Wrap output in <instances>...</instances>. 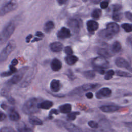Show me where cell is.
<instances>
[{"label":"cell","mask_w":132,"mask_h":132,"mask_svg":"<svg viewBox=\"0 0 132 132\" xmlns=\"http://www.w3.org/2000/svg\"><path fill=\"white\" fill-rule=\"evenodd\" d=\"M98 28V24L95 21L89 20L87 22V28L89 32H92L96 30Z\"/></svg>","instance_id":"9a60e30c"},{"label":"cell","mask_w":132,"mask_h":132,"mask_svg":"<svg viewBox=\"0 0 132 132\" xmlns=\"http://www.w3.org/2000/svg\"><path fill=\"white\" fill-rule=\"evenodd\" d=\"M53 105V103L50 101H44L39 104V108L43 109H48Z\"/></svg>","instance_id":"484cf974"},{"label":"cell","mask_w":132,"mask_h":132,"mask_svg":"<svg viewBox=\"0 0 132 132\" xmlns=\"http://www.w3.org/2000/svg\"><path fill=\"white\" fill-rule=\"evenodd\" d=\"M102 14V11L100 9H95L91 13V16L94 19H98Z\"/></svg>","instance_id":"d6a6232c"},{"label":"cell","mask_w":132,"mask_h":132,"mask_svg":"<svg viewBox=\"0 0 132 132\" xmlns=\"http://www.w3.org/2000/svg\"><path fill=\"white\" fill-rule=\"evenodd\" d=\"M122 8V6L119 4H116L113 6V11H119Z\"/></svg>","instance_id":"7bdbcfd3"},{"label":"cell","mask_w":132,"mask_h":132,"mask_svg":"<svg viewBox=\"0 0 132 132\" xmlns=\"http://www.w3.org/2000/svg\"><path fill=\"white\" fill-rule=\"evenodd\" d=\"M91 1L92 3H93L94 4H98L100 2L101 0H91Z\"/></svg>","instance_id":"6f0895ef"},{"label":"cell","mask_w":132,"mask_h":132,"mask_svg":"<svg viewBox=\"0 0 132 132\" xmlns=\"http://www.w3.org/2000/svg\"><path fill=\"white\" fill-rule=\"evenodd\" d=\"M86 96L88 98L91 99V98H92L93 97V93H92V92H88V93H87L86 94Z\"/></svg>","instance_id":"681fc988"},{"label":"cell","mask_w":132,"mask_h":132,"mask_svg":"<svg viewBox=\"0 0 132 132\" xmlns=\"http://www.w3.org/2000/svg\"><path fill=\"white\" fill-rule=\"evenodd\" d=\"M116 74L120 77H132V75L130 73L123 71H121V70H117L116 72Z\"/></svg>","instance_id":"1f68e13d"},{"label":"cell","mask_w":132,"mask_h":132,"mask_svg":"<svg viewBox=\"0 0 132 132\" xmlns=\"http://www.w3.org/2000/svg\"><path fill=\"white\" fill-rule=\"evenodd\" d=\"M97 53L100 56L104 57H109L111 56V53L107 49L104 48H99L97 51Z\"/></svg>","instance_id":"83f0119b"},{"label":"cell","mask_w":132,"mask_h":132,"mask_svg":"<svg viewBox=\"0 0 132 132\" xmlns=\"http://www.w3.org/2000/svg\"><path fill=\"white\" fill-rule=\"evenodd\" d=\"M122 18V14L119 11H114L113 12L112 14V19L116 21V22H119L121 21Z\"/></svg>","instance_id":"4dcf8cb0"},{"label":"cell","mask_w":132,"mask_h":132,"mask_svg":"<svg viewBox=\"0 0 132 132\" xmlns=\"http://www.w3.org/2000/svg\"><path fill=\"white\" fill-rule=\"evenodd\" d=\"M78 59L76 56L72 55H68L65 57V61L66 63L70 65L74 64L78 61Z\"/></svg>","instance_id":"603a6c76"},{"label":"cell","mask_w":132,"mask_h":132,"mask_svg":"<svg viewBox=\"0 0 132 132\" xmlns=\"http://www.w3.org/2000/svg\"><path fill=\"white\" fill-rule=\"evenodd\" d=\"M125 124H127V125H129L132 126V121H131V122H126Z\"/></svg>","instance_id":"680465c9"},{"label":"cell","mask_w":132,"mask_h":132,"mask_svg":"<svg viewBox=\"0 0 132 132\" xmlns=\"http://www.w3.org/2000/svg\"><path fill=\"white\" fill-rule=\"evenodd\" d=\"M32 37V35H28V36H27L26 38V42L27 43H28V42L30 41V39H31Z\"/></svg>","instance_id":"db71d44e"},{"label":"cell","mask_w":132,"mask_h":132,"mask_svg":"<svg viewBox=\"0 0 132 132\" xmlns=\"http://www.w3.org/2000/svg\"><path fill=\"white\" fill-rule=\"evenodd\" d=\"M82 75L85 78L89 79H92L95 77V74L92 70L85 71L82 72Z\"/></svg>","instance_id":"f1b7e54d"},{"label":"cell","mask_w":132,"mask_h":132,"mask_svg":"<svg viewBox=\"0 0 132 132\" xmlns=\"http://www.w3.org/2000/svg\"><path fill=\"white\" fill-rule=\"evenodd\" d=\"M108 6V3L106 1H104L101 3L100 7L102 9H106Z\"/></svg>","instance_id":"ee69618b"},{"label":"cell","mask_w":132,"mask_h":132,"mask_svg":"<svg viewBox=\"0 0 132 132\" xmlns=\"http://www.w3.org/2000/svg\"><path fill=\"white\" fill-rule=\"evenodd\" d=\"M1 132H10V131H14V130L11 127H4L1 129Z\"/></svg>","instance_id":"ab89813d"},{"label":"cell","mask_w":132,"mask_h":132,"mask_svg":"<svg viewBox=\"0 0 132 132\" xmlns=\"http://www.w3.org/2000/svg\"><path fill=\"white\" fill-rule=\"evenodd\" d=\"M7 100L10 103V104H14L15 103V100L11 96H8L7 97Z\"/></svg>","instance_id":"7dc6e473"},{"label":"cell","mask_w":132,"mask_h":132,"mask_svg":"<svg viewBox=\"0 0 132 132\" xmlns=\"http://www.w3.org/2000/svg\"><path fill=\"white\" fill-rule=\"evenodd\" d=\"M88 124L89 126V127H90L92 128L95 129V128H97L98 127V123L94 121H90L88 122Z\"/></svg>","instance_id":"8d00e7d4"},{"label":"cell","mask_w":132,"mask_h":132,"mask_svg":"<svg viewBox=\"0 0 132 132\" xmlns=\"http://www.w3.org/2000/svg\"><path fill=\"white\" fill-rule=\"evenodd\" d=\"M106 28L114 35L118 34L120 30V27L119 25L114 22H111L108 23L107 25Z\"/></svg>","instance_id":"e0dca14e"},{"label":"cell","mask_w":132,"mask_h":132,"mask_svg":"<svg viewBox=\"0 0 132 132\" xmlns=\"http://www.w3.org/2000/svg\"><path fill=\"white\" fill-rule=\"evenodd\" d=\"M51 67L54 71H58L62 68V63L59 59L54 58L51 62Z\"/></svg>","instance_id":"ac0fdd59"},{"label":"cell","mask_w":132,"mask_h":132,"mask_svg":"<svg viewBox=\"0 0 132 132\" xmlns=\"http://www.w3.org/2000/svg\"><path fill=\"white\" fill-rule=\"evenodd\" d=\"M61 84L60 81L57 79H53L50 83V89L52 91L57 92L60 90Z\"/></svg>","instance_id":"2e32d148"},{"label":"cell","mask_w":132,"mask_h":132,"mask_svg":"<svg viewBox=\"0 0 132 132\" xmlns=\"http://www.w3.org/2000/svg\"><path fill=\"white\" fill-rule=\"evenodd\" d=\"M15 25L12 22H9L5 26L1 34V44L5 43L10 37L15 30Z\"/></svg>","instance_id":"7a4b0ae2"},{"label":"cell","mask_w":132,"mask_h":132,"mask_svg":"<svg viewBox=\"0 0 132 132\" xmlns=\"http://www.w3.org/2000/svg\"><path fill=\"white\" fill-rule=\"evenodd\" d=\"M122 28L127 32L132 31V24L129 23H123L121 25Z\"/></svg>","instance_id":"e575fe53"},{"label":"cell","mask_w":132,"mask_h":132,"mask_svg":"<svg viewBox=\"0 0 132 132\" xmlns=\"http://www.w3.org/2000/svg\"><path fill=\"white\" fill-rule=\"evenodd\" d=\"M69 27L72 30L73 32H78L80 29V25L77 20L75 19H71L68 22Z\"/></svg>","instance_id":"30bf717a"},{"label":"cell","mask_w":132,"mask_h":132,"mask_svg":"<svg viewBox=\"0 0 132 132\" xmlns=\"http://www.w3.org/2000/svg\"><path fill=\"white\" fill-rule=\"evenodd\" d=\"M94 70L101 74H104L105 73L104 68L98 67H94Z\"/></svg>","instance_id":"f35d334b"},{"label":"cell","mask_w":132,"mask_h":132,"mask_svg":"<svg viewBox=\"0 0 132 132\" xmlns=\"http://www.w3.org/2000/svg\"><path fill=\"white\" fill-rule=\"evenodd\" d=\"M16 47V43L14 40L9 41L8 44L1 52L0 55V61L3 62L5 61L10 53L14 50Z\"/></svg>","instance_id":"3957f363"},{"label":"cell","mask_w":132,"mask_h":132,"mask_svg":"<svg viewBox=\"0 0 132 132\" xmlns=\"http://www.w3.org/2000/svg\"><path fill=\"white\" fill-rule=\"evenodd\" d=\"M0 120H1V121H3V120H4L6 118V114L4 113H3V112H2V111L1 112V114H0Z\"/></svg>","instance_id":"c3c4849f"},{"label":"cell","mask_w":132,"mask_h":132,"mask_svg":"<svg viewBox=\"0 0 132 132\" xmlns=\"http://www.w3.org/2000/svg\"><path fill=\"white\" fill-rule=\"evenodd\" d=\"M98 86V85L97 84H86L82 86V89L84 91H88L94 89Z\"/></svg>","instance_id":"f546056e"},{"label":"cell","mask_w":132,"mask_h":132,"mask_svg":"<svg viewBox=\"0 0 132 132\" xmlns=\"http://www.w3.org/2000/svg\"><path fill=\"white\" fill-rule=\"evenodd\" d=\"M28 69V67L27 66L24 67L20 69L15 73V74L12 76V77L8 81L7 84L8 85H11L18 83L22 79Z\"/></svg>","instance_id":"277c9868"},{"label":"cell","mask_w":132,"mask_h":132,"mask_svg":"<svg viewBox=\"0 0 132 132\" xmlns=\"http://www.w3.org/2000/svg\"><path fill=\"white\" fill-rule=\"evenodd\" d=\"M114 75V71L113 70H109L106 72L104 76V78L105 80H109L112 78Z\"/></svg>","instance_id":"d590c367"},{"label":"cell","mask_w":132,"mask_h":132,"mask_svg":"<svg viewBox=\"0 0 132 132\" xmlns=\"http://www.w3.org/2000/svg\"><path fill=\"white\" fill-rule=\"evenodd\" d=\"M38 98H32L27 100L22 107L24 113L27 114H32L37 112L39 110Z\"/></svg>","instance_id":"6da1fadb"},{"label":"cell","mask_w":132,"mask_h":132,"mask_svg":"<svg viewBox=\"0 0 132 132\" xmlns=\"http://www.w3.org/2000/svg\"><path fill=\"white\" fill-rule=\"evenodd\" d=\"M116 65L121 68H125L132 73V68L130 67L129 62L122 57H118L115 60Z\"/></svg>","instance_id":"52a82bcc"},{"label":"cell","mask_w":132,"mask_h":132,"mask_svg":"<svg viewBox=\"0 0 132 132\" xmlns=\"http://www.w3.org/2000/svg\"><path fill=\"white\" fill-rule=\"evenodd\" d=\"M68 0H57V2L59 5H62L65 4Z\"/></svg>","instance_id":"f907efd6"},{"label":"cell","mask_w":132,"mask_h":132,"mask_svg":"<svg viewBox=\"0 0 132 132\" xmlns=\"http://www.w3.org/2000/svg\"><path fill=\"white\" fill-rule=\"evenodd\" d=\"M64 127L65 128L69 131H81V129L77 126L76 125L70 123H64Z\"/></svg>","instance_id":"44dd1931"},{"label":"cell","mask_w":132,"mask_h":132,"mask_svg":"<svg viewBox=\"0 0 132 132\" xmlns=\"http://www.w3.org/2000/svg\"><path fill=\"white\" fill-rule=\"evenodd\" d=\"M16 128L18 131L25 132V131H31L32 129L28 127L25 123L22 121L18 122L16 124Z\"/></svg>","instance_id":"d6986e66"},{"label":"cell","mask_w":132,"mask_h":132,"mask_svg":"<svg viewBox=\"0 0 132 132\" xmlns=\"http://www.w3.org/2000/svg\"><path fill=\"white\" fill-rule=\"evenodd\" d=\"M99 37L105 40H110L112 39L114 35L113 33L108 30L107 28L102 29L98 32V34Z\"/></svg>","instance_id":"4fadbf2b"},{"label":"cell","mask_w":132,"mask_h":132,"mask_svg":"<svg viewBox=\"0 0 132 132\" xmlns=\"http://www.w3.org/2000/svg\"><path fill=\"white\" fill-rule=\"evenodd\" d=\"M111 90L108 88L105 87L101 88L95 94V96L98 99H102L109 97L111 94Z\"/></svg>","instance_id":"9c48e42d"},{"label":"cell","mask_w":132,"mask_h":132,"mask_svg":"<svg viewBox=\"0 0 132 132\" xmlns=\"http://www.w3.org/2000/svg\"><path fill=\"white\" fill-rule=\"evenodd\" d=\"M84 2H86V1H87L88 0H82Z\"/></svg>","instance_id":"91938a15"},{"label":"cell","mask_w":132,"mask_h":132,"mask_svg":"<svg viewBox=\"0 0 132 132\" xmlns=\"http://www.w3.org/2000/svg\"><path fill=\"white\" fill-rule=\"evenodd\" d=\"M36 68H32L30 71L29 72L28 74L25 77L24 80L22 82L21 86L22 87H27L32 81V79L34 78L35 74L36 73Z\"/></svg>","instance_id":"8992f818"},{"label":"cell","mask_w":132,"mask_h":132,"mask_svg":"<svg viewBox=\"0 0 132 132\" xmlns=\"http://www.w3.org/2000/svg\"><path fill=\"white\" fill-rule=\"evenodd\" d=\"M9 70L11 72H12L13 73H16L18 71L16 68L14 67V65H13L12 64L10 65V66H9Z\"/></svg>","instance_id":"bcb514c9"},{"label":"cell","mask_w":132,"mask_h":132,"mask_svg":"<svg viewBox=\"0 0 132 132\" xmlns=\"http://www.w3.org/2000/svg\"><path fill=\"white\" fill-rule=\"evenodd\" d=\"M53 114H58V111L55 109H52L50 113H49V118L51 119H52L53 118Z\"/></svg>","instance_id":"60d3db41"},{"label":"cell","mask_w":132,"mask_h":132,"mask_svg":"<svg viewBox=\"0 0 132 132\" xmlns=\"http://www.w3.org/2000/svg\"><path fill=\"white\" fill-rule=\"evenodd\" d=\"M120 108V107L115 105H103L100 107V109L104 112L112 113L117 111Z\"/></svg>","instance_id":"5bb4252c"},{"label":"cell","mask_w":132,"mask_h":132,"mask_svg":"<svg viewBox=\"0 0 132 132\" xmlns=\"http://www.w3.org/2000/svg\"><path fill=\"white\" fill-rule=\"evenodd\" d=\"M121 48H122L121 44L120 42L118 41L114 42L111 46V50L114 53L119 52L121 50Z\"/></svg>","instance_id":"d4e9b609"},{"label":"cell","mask_w":132,"mask_h":132,"mask_svg":"<svg viewBox=\"0 0 132 132\" xmlns=\"http://www.w3.org/2000/svg\"><path fill=\"white\" fill-rule=\"evenodd\" d=\"M79 114V112H70V113L67 114V120L68 121H74L76 119V116H77Z\"/></svg>","instance_id":"836d02e7"},{"label":"cell","mask_w":132,"mask_h":132,"mask_svg":"<svg viewBox=\"0 0 132 132\" xmlns=\"http://www.w3.org/2000/svg\"><path fill=\"white\" fill-rule=\"evenodd\" d=\"M127 41L128 42V43H129L130 45L131 46V48H132V37H129L127 38Z\"/></svg>","instance_id":"11a10c76"},{"label":"cell","mask_w":132,"mask_h":132,"mask_svg":"<svg viewBox=\"0 0 132 132\" xmlns=\"http://www.w3.org/2000/svg\"><path fill=\"white\" fill-rule=\"evenodd\" d=\"M92 63L94 67H98L103 68H107L108 65V62L107 61L105 57L101 56L94 59Z\"/></svg>","instance_id":"ba28073f"},{"label":"cell","mask_w":132,"mask_h":132,"mask_svg":"<svg viewBox=\"0 0 132 132\" xmlns=\"http://www.w3.org/2000/svg\"><path fill=\"white\" fill-rule=\"evenodd\" d=\"M72 106L70 104H65L59 106V111L62 113H68L71 111Z\"/></svg>","instance_id":"cb8c5ba5"},{"label":"cell","mask_w":132,"mask_h":132,"mask_svg":"<svg viewBox=\"0 0 132 132\" xmlns=\"http://www.w3.org/2000/svg\"><path fill=\"white\" fill-rule=\"evenodd\" d=\"M125 15L126 18L128 20L132 21V13L130 12H129V11L125 12Z\"/></svg>","instance_id":"f6af8a7d"},{"label":"cell","mask_w":132,"mask_h":132,"mask_svg":"<svg viewBox=\"0 0 132 132\" xmlns=\"http://www.w3.org/2000/svg\"><path fill=\"white\" fill-rule=\"evenodd\" d=\"M17 7L18 2L16 0H10L2 7L1 9V15L3 16L12 11H13L17 8Z\"/></svg>","instance_id":"5b68a950"},{"label":"cell","mask_w":132,"mask_h":132,"mask_svg":"<svg viewBox=\"0 0 132 132\" xmlns=\"http://www.w3.org/2000/svg\"><path fill=\"white\" fill-rule=\"evenodd\" d=\"M57 35L59 39H64L71 36V32L69 29L63 27L57 32Z\"/></svg>","instance_id":"8fae6325"},{"label":"cell","mask_w":132,"mask_h":132,"mask_svg":"<svg viewBox=\"0 0 132 132\" xmlns=\"http://www.w3.org/2000/svg\"><path fill=\"white\" fill-rule=\"evenodd\" d=\"M54 28V23L52 21H48L46 22L44 25V30L46 33L50 32Z\"/></svg>","instance_id":"4316f807"},{"label":"cell","mask_w":132,"mask_h":132,"mask_svg":"<svg viewBox=\"0 0 132 132\" xmlns=\"http://www.w3.org/2000/svg\"><path fill=\"white\" fill-rule=\"evenodd\" d=\"M42 40V38H40V37H37V38H35L32 40V42H36V41H40Z\"/></svg>","instance_id":"9f6ffc18"},{"label":"cell","mask_w":132,"mask_h":132,"mask_svg":"<svg viewBox=\"0 0 132 132\" xmlns=\"http://www.w3.org/2000/svg\"><path fill=\"white\" fill-rule=\"evenodd\" d=\"M64 52L65 54H67L68 55H72L73 52V50L72 49V48L69 46H67L64 48Z\"/></svg>","instance_id":"74e56055"},{"label":"cell","mask_w":132,"mask_h":132,"mask_svg":"<svg viewBox=\"0 0 132 132\" xmlns=\"http://www.w3.org/2000/svg\"><path fill=\"white\" fill-rule=\"evenodd\" d=\"M35 36H37L38 37H43L44 36V35L41 31H37V32H36Z\"/></svg>","instance_id":"816d5d0a"},{"label":"cell","mask_w":132,"mask_h":132,"mask_svg":"<svg viewBox=\"0 0 132 132\" xmlns=\"http://www.w3.org/2000/svg\"><path fill=\"white\" fill-rule=\"evenodd\" d=\"M12 74H13V73L12 72H11L10 70L9 71H7V72H4L1 73V77H7L11 75Z\"/></svg>","instance_id":"b9f144b4"},{"label":"cell","mask_w":132,"mask_h":132,"mask_svg":"<svg viewBox=\"0 0 132 132\" xmlns=\"http://www.w3.org/2000/svg\"><path fill=\"white\" fill-rule=\"evenodd\" d=\"M7 110L8 111L9 114V118L10 120L13 121H18L20 119L19 114L17 111L14 110L13 108L8 107Z\"/></svg>","instance_id":"7c38bea8"},{"label":"cell","mask_w":132,"mask_h":132,"mask_svg":"<svg viewBox=\"0 0 132 132\" xmlns=\"http://www.w3.org/2000/svg\"><path fill=\"white\" fill-rule=\"evenodd\" d=\"M50 47L54 52H60L63 48V45L60 42H54L50 44Z\"/></svg>","instance_id":"ffe728a7"},{"label":"cell","mask_w":132,"mask_h":132,"mask_svg":"<svg viewBox=\"0 0 132 132\" xmlns=\"http://www.w3.org/2000/svg\"><path fill=\"white\" fill-rule=\"evenodd\" d=\"M18 63V60L16 59H15V58H14V59H13L12 60V61H11V64L12 65H16Z\"/></svg>","instance_id":"f5cc1de1"},{"label":"cell","mask_w":132,"mask_h":132,"mask_svg":"<svg viewBox=\"0 0 132 132\" xmlns=\"http://www.w3.org/2000/svg\"><path fill=\"white\" fill-rule=\"evenodd\" d=\"M28 121L30 124L34 125H41L43 124L41 120L34 116H30L28 117Z\"/></svg>","instance_id":"7402d4cb"}]
</instances>
